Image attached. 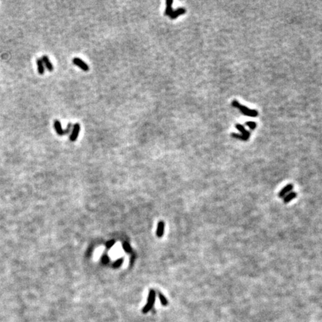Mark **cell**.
<instances>
[{"instance_id":"cell-14","label":"cell","mask_w":322,"mask_h":322,"mask_svg":"<svg viewBox=\"0 0 322 322\" xmlns=\"http://www.w3.org/2000/svg\"><path fill=\"white\" fill-rule=\"evenodd\" d=\"M158 297H159V298H160V302H161V304H162L163 306H167L168 303H169V302H168V300L165 298V296H164L163 294H161L160 292H159L158 293Z\"/></svg>"},{"instance_id":"cell-13","label":"cell","mask_w":322,"mask_h":322,"mask_svg":"<svg viewBox=\"0 0 322 322\" xmlns=\"http://www.w3.org/2000/svg\"><path fill=\"white\" fill-rule=\"evenodd\" d=\"M164 223L163 221H160L158 223L157 225V236L158 237H163L164 233Z\"/></svg>"},{"instance_id":"cell-6","label":"cell","mask_w":322,"mask_h":322,"mask_svg":"<svg viewBox=\"0 0 322 322\" xmlns=\"http://www.w3.org/2000/svg\"><path fill=\"white\" fill-rule=\"evenodd\" d=\"M293 188H294V186L292 183L286 185L285 187H283L282 190H280V192L278 193V197L280 199H283L288 194L290 193V192L293 190Z\"/></svg>"},{"instance_id":"cell-11","label":"cell","mask_w":322,"mask_h":322,"mask_svg":"<svg viewBox=\"0 0 322 322\" xmlns=\"http://www.w3.org/2000/svg\"><path fill=\"white\" fill-rule=\"evenodd\" d=\"M36 62H37V70H38L39 74L40 75H43L44 73V72H45V67H44V64L43 63L42 60H41V58H37Z\"/></svg>"},{"instance_id":"cell-10","label":"cell","mask_w":322,"mask_h":322,"mask_svg":"<svg viewBox=\"0 0 322 322\" xmlns=\"http://www.w3.org/2000/svg\"><path fill=\"white\" fill-rule=\"evenodd\" d=\"M236 128H237L239 131H240L242 135H243V136L245 137L246 138L249 139V137H250V136H251V133L249 132L248 131H247L242 125H241V124H236Z\"/></svg>"},{"instance_id":"cell-19","label":"cell","mask_w":322,"mask_h":322,"mask_svg":"<svg viewBox=\"0 0 322 322\" xmlns=\"http://www.w3.org/2000/svg\"><path fill=\"white\" fill-rule=\"evenodd\" d=\"M114 244H115V241H114V240H110L109 242H107L106 247L108 248H110L113 247V246L114 245Z\"/></svg>"},{"instance_id":"cell-7","label":"cell","mask_w":322,"mask_h":322,"mask_svg":"<svg viewBox=\"0 0 322 322\" xmlns=\"http://www.w3.org/2000/svg\"><path fill=\"white\" fill-rule=\"evenodd\" d=\"M186 12V8H184L183 7H181L179 8H177L176 10H174L172 12V14H171L170 16V19H177V18L178 17L181 16V15H183V14H185Z\"/></svg>"},{"instance_id":"cell-8","label":"cell","mask_w":322,"mask_h":322,"mask_svg":"<svg viewBox=\"0 0 322 322\" xmlns=\"http://www.w3.org/2000/svg\"><path fill=\"white\" fill-rule=\"evenodd\" d=\"M41 60H42L43 63V64L46 66V69H47L49 72H52L53 70H54V66L52 65V62L50 61V60H49L48 56L46 55L42 56Z\"/></svg>"},{"instance_id":"cell-3","label":"cell","mask_w":322,"mask_h":322,"mask_svg":"<svg viewBox=\"0 0 322 322\" xmlns=\"http://www.w3.org/2000/svg\"><path fill=\"white\" fill-rule=\"evenodd\" d=\"M239 109V110H240L241 112H242V114H244V115L245 116H248V117H256L258 116V111L256 110H251V109H249V108H248L247 107L245 106H243V105H240L239 104V105L238 106V108H237Z\"/></svg>"},{"instance_id":"cell-5","label":"cell","mask_w":322,"mask_h":322,"mask_svg":"<svg viewBox=\"0 0 322 322\" xmlns=\"http://www.w3.org/2000/svg\"><path fill=\"white\" fill-rule=\"evenodd\" d=\"M72 63L75 65V66H79V68L81 69L82 70H84V72H87L90 70L89 66L84 62V61H82L81 58H74L72 59Z\"/></svg>"},{"instance_id":"cell-12","label":"cell","mask_w":322,"mask_h":322,"mask_svg":"<svg viewBox=\"0 0 322 322\" xmlns=\"http://www.w3.org/2000/svg\"><path fill=\"white\" fill-rule=\"evenodd\" d=\"M296 196H297V193H296V192H290V193L288 194L285 198H283V202L285 203V204H288V203H289L291 201H292L293 199H295Z\"/></svg>"},{"instance_id":"cell-15","label":"cell","mask_w":322,"mask_h":322,"mask_svg":"<svg viewBox=\"0 0 322 322\" xmlns=\"http://www.w3.org/2000/svg\"><path fill=\"white\" fill-rule=\"evenodd\" d=\"M231 137H233V138H236V139H240V140H243V141H246V140H248V138H246L245 137L243 136V135H242V134H236V133H233V134H231Z\"/></svg>"},{"instance_id":"cell-2","label":"cell","mask_w":322,"mask_h":322,"mask_svg":"<svg viewBox=\"0 0 322 322\" xmlns=\"http://www.w3.org/2000/svg\"><path fill=\"white\" fill-rule=\"evenodd\" d=\"M72 123H69L68 125H67V128L65 130H63L62 126H61V122L59 120H58V119H55L54 121V128L55 129L57 134L59 135V136H63V135L68 134L70 131H72Z\"/></svg>"},{"instance_id":"cell-1","label":"cell","mask_w":322,"mask_h":322,"mask_svg":"<svg viewBox=\"0 0 322 322\" xmlns=\"http://www.w3.org/2000/svg\"><path fill=\"white\" fill-rule=\"evenodd\" d=\"M156 292L153 289H151L149 291V294L148 296V300H147V303L145 304V306H144L142 310V312L144 314L148 313V312L151 311L153 307L154 304L155 299H156Z\"/></svg>"},{"instance_id":"cell-20","label":"cell","mask_w":322,"mask_h":322,"mask_svg":"<svg viewBox=\"0 0 322 322\" xmlns=\"http://www.w3.org/2000/svg\"><path fill=\"white\" fill-rule=\"evenodd\" d=\"M101 262H102L104 264H106V263H108V262H109V258H108V256H106V255L103 256L102 258H101Z\"/></svg>"},{"instance_id":"cell-9","label":"cell","mask_w":322,"mask_h":322,"mask_svg":"<svg viewBox=\"0 0 322 322\" xmlns=\"http://www.w3.org/2000/svg\"><path fill=\"white\" fill-rule=\"evenodd\" d=\"M172 4H173V0H167L165 2V11H164V15L165 16H170L171 14H172L173 12V8H172Z\"/></svg>"},{"instance_id":"cell-4","label":"cell","mask_w":322,"mask_h":322,"mask_svg":"<svg viewBox=\"0 0 322 322\" xmlns=\"http://www.w3.org/2000/svg\"><path fill=\"white\" fill-rule=\"evenodd\" d=\"M81 131V125L79 123H75L72 125V129L71 134L70 136V140L71 142H75L78 137L79 135L80 134Z\"/></svg>"},{"instance_id":"cell-17","label":"cell","mask_w":322,"mask_h":322,"mask_svg":"<svg viewBox=\"0 0 322 322\" xmlns=\"http://www.w3.org/2000/svg\"><path fill=\"white\" fill-rule=\"evenodd\" d=\"M122 263H123V259H122V258H121V259H117L115 263H113V266L114 267V268H119V266H121V265L122 264Z\"/></svg>"},{"instance_id":"cell-16","label":"cell","mask_w":322,"mask_h":322,"mask_svg":"<svg viewBox=\"0 0 322 322\" xmlns=\"http://www.w3.org/2000/svg\"><path fill=\"white\" fill-rule=\"evenodd\" d=\"M122 248H123L124 251H126L127 253H131V251H132L131 246H130V245L128 242H124L122 244Z\"/></svg>"},{"instance_id":"cell-18","label":"cell","mask_w":322,"mask_h":322,"mask_svg":"<svg viewBox=\"0 0 322 322\" xmlns=\"http://www.w3.org/2000/svg\"><path fill=\"white\" fill-rule=\"evenodd\" d=\"M245 125L248 126V127H249L251 129H252V130L255 129V128H256V122H251H251H247L245 123Z\"/></svg>"}]
</instances>
